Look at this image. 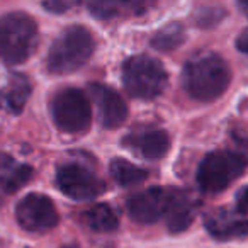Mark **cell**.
Returning a JSON list of instances; mask_svg holds the SVG:
<instances>
[{
	"mask_svg": "<svg viewBox=\"0 0 248 248\" xmlns=\"http://www.w3.org/2000/svg\"><path fill=\"white\" fill-rule=\"evenodd\" d=\"M233 146L207 153L196 172L197 186L206 194L226 190L248 167V138L233 135Z\"/></svg>",
	"mask_w": 248,
	"mask_h": 248,
	"instance_id": "1",
	"label": "cell"
},
{
	"mask_svg": "<svg viewBox=\"0 0 248 248\" xmlns=\"http://www.w3.org/2000/svg\"><path fill=\"white\" fill-rule=\"evenodd\" d=\"M231 70L216 53L194 56L186 63L182 72V85L192 99L199 102H213L228 90Z\"/></svg>",
	"mask_w": 248,
	"mask_h": 248,
	"instance_id": "2",
	"label": "cell"
},
{
	"mask_svg": "<svg viewBox=\"0 0 248 248\" xmlns=\"http://www.w3.org/2000/svg\"><path fill=\"white\" fill-rule=\"evenodd\" d=\"M39 43L36 21L21 11L0 16V60L5 65H22L34 55Z\"/></svg>",
	"mask_w": 248,
	"mask_h": 248,
	"instance_id": "3",
	"label": "cell"
},
{
	"mask_svg": "<svg viewBox=\"0 0 248 248\" xmlns=\"http://www.w3.org/2000/svg\"><path fill=\"white\" fill-rule=\"evenodd\" d=\"M95 41L83 26H68L53 41L46 58V68L53 75H70L78 72L93 55Z\"/></svg>",
	"mask_w": 248,
	"mask_h": 248,
	"instance_id": "4",
	"label": "cell"
},
{
	"mask_svg": "<svg viewBox=\"0 0 248 248\" xmlns=\"http://www.w3.org/2000/svg\"><path fill=\"white\" fill-rule=\"evenodd\" d=\"M123 85L135 99L153 100L163 93L169 83V73L156 58L135 55L123 63Z\"/></svg>",
	"mask_w": 248,
	"mask_h": 248,
	"instance_id": "5",
	"label": "cell"
},
{
	"mask_svg": "<svg viewBox=\"0 0 248 248\" xmlns=\"http://www.w3.org/2000/svg\"><path fill=\"white\" fill-rule=\"evenodd\" d=\"M55 126L68 135H82L89 131L92 123V109L85 92L75 87H66L56 92L49 104Z\"/></svg>",
	"mask_w": 248,
	"mask_h": 248,
	"instance_id": "6",
	"label": "cell"
},
{
	"mask_svg": "<svg viewBox=\"0 0 248 248\" xmlns=\"http://www.w3.org/2000/svg\"><path fill=\"white\" fill-rule=\"evenodd\" d=\"M16 219L28 233H46L56 228L60 214L56 206L45 194L31 192L24 196L16 206Z\"/></svg>",
	"mask_w": 248,
	"mask_h": 248,
	"instance_id": "7",
	"label": "cell"
},
{
	"mask_svg": "<svg viewBox=\"0 0 248 248\" xmlns=\"http://www.w3.org/2000/svg\"><path fill=\"white\" fill-rule=\"evenodd\" d=\"M56 186L73 201H90L106 190V184L82 163H65L56 170Z\"/></svg>",
	"mask_w": 248,
	"mask_h": 248,
	"instance_id": "8",
	"label": "cell"
},
{
	"mask_svg": "<svg viewBox=\"0 0 248 248\" xmlns=\"http://www.w3.org/2000/svg\"><path fill=\"white\" fill-rule=\"evenodd\" d=\"M173 189L163 187H150L138 194H133L126 201V211L135 223L155 224L167 217L172 204Z\"/></svg>",
	"mask_w": 248,
	"mask_h": 248,
	"instance_id": "9",
	"label": "cell"
},
{
	"mask_svg": "<svg viewBox=\"0 0 248 248\" xmlns=\"http://www.w3.org/2000/svg\"><path fill=\"white\" fill-rule=\"evenodd\" d=\"M90 97L95 102L99 109V119L106 129H116L123 126L124 121L128 119V106L124 99L110 87L104 83H90L89 87Z\"/></svg>",
	"mask_w": 248,
	"mask_h": 248,
	"instance_id": "10",
	"label": "cell"
},
{
	"mask_svg": "<svg viewBox=\"0 0 248 248\" xmlns=\"http://www.w3.org/2000/svg\"><path fill=\"white\" fill-rule=\"evenodd\" d=\"M123 145L145 160H160L169 153L170 136L158 128H141L129 133L123 140Z\"/></svg>",
	"mask_w": 248,
	"mask_h": 248,
	"instance_id": "11",
	"label": "cell"
},
{
	"mask_svg": "<svg viewBox=\"0 0 248 248\" xmlns=\"http://www.w3.org/2000/svg\"><path fill=\"white\" fill-rule=\"evenodd\" d=\"M204 226L214 240L219 241L241 240L248 236V219L236 217L228 211L207 214L204 217Z\"/></svg>",
	"mask_w": 248,
	"mask_h": 248,
	"instance_id": "12",
	"label": "cell"
},
{
	"mask_svg": "<svg viewBox=\"0 0 248 248\" xmlns=\"http://www.w3.org/2000/svg\"><path fill=\"white\" fill-rule=\"evenodd\" d=\"M31 92V80L24 73L12 72L7 78V83L0 89V106L4 107L7 112L17 116V114L22 112Z\"/></svg>",
	"mask_w": 248,
	"mask_h": 248,
	"instance_id": "13",
	"label": "cell"
},
{
	"mask_svg": "<svg viewBox=\"0 0 248 248\" xmlns=\"http://www.w3.org/2000/svg\"><path fill=\"white\" fill-rule=\"evenodd\" d=\"M32 179V167L17 163L7 155L0 156V196L14 194Z\"/></svg>",
	"mask_w": 248,
	"mask_h": 248,
	"instance_id": "14",
	"label": "cell"
},
{
	"mask_svg": "<svg viewBox=\"0 0 248 248\" xmlns=\"http://www.w3.org/2000/svg\"><path fill=\"white\" fill-rule=\"evenodd\" d=\"M167 228L170 233L177 234L186 231L192 224L194 219V201L189 194L180 189H173L172 204H170L169 214H167Z\"/></svg>",
	"mask_w": 248,
	"mask_h": 248,
	"instance_id": "15",
	"label": "cell"
},
{
	"mask_svg": "<svg viewBox=\"0 0 248 248\" xmlns=\"http://www.w3.org/2000/svg\"><path fill=\"white\" fill-rule=\"evenodd\" d=\"M110 177L116 180L117 186L121 187H135L143 184L148 179V172L143 170L141 167H136L133 163H129L128 160L124 158H114L110 162Z\"/></svg>",
	"mask_w": 248,
	"mask_h": 248,
	"instance_id": "16",
	"label": "cell"
},
{
	"mask_svg": "<svg viewBox=\"0 0 248 248\" xmlns=\"http://www.w3.org/2000/svg\"><path fill=\"white\" fill-rule=\"evenodd\" d=\"M83 219L87 226L97 233H112L119 226L116 213L107 204H95L93 207H90L83 213Z\"/></svg>",
	"mask_w": 248,
	"mask_h": 248,
	"instance_id": "17",
	"label": "cell"
},
{
	"mask_svg": "<svg viewBox=\"0 0 248 248\" xmlns=\"http://www.w3.org/2000/svg\"><path fill=\"white\" fill-rule=\"evenodd\" d=\"M186 41V28L180 22H170L163 26L158 32L152 38V46L156 51L169 53L179 48Z\"/></svg>",
	"mask_w": 248,
	"mask_h": 248,
	"instance_id": "18",
	"label": "cell"
},
{
	"mask_svg": "<svg viewBox=\"0 0 248 248\" xmlns=\"http://www.w3.org/2000/svg\"><path fill=\"white\" fill-rule=\"evenodd\" d=\"M224 17H226V11L219 7H199L194 12V21L204 29L219 24Z\"/></svg>",
	"mask_w": 248,
	"mask_h": 248,
	"instance_id": "19",
	"label": "cell"
},
{
	"mask_svg": "<svg viewBox=\"0 0 248 248\" xmlns=\"http://www.w3.org/2000/svg\"><path fill=\"white\" fill-rule=\"evenodd\" d=\"M90 14L95 19H100V21H109V19H114L121 14V9H126L128 5L126 4H114V2H90L87 4Z\"/></svg>",
	"mask_w": 248,
	"mask_h": 248,
	"instance_id": "20",
	"label": "cell"
},
{
	"mask_svg": "<svg viewBox=\"0 0 248 248\" xmlns=\"http://www.w3.org/2000/svg\"><path fill=\"white\" fill-rule=\"evenodd\" d=\"M73 2H62V0H53V2H45L43 4V9H46L48 12H51V14H63V12H66L68 9L73 7Z\"/></svg>",
	"mask_w": 248,
	"mask_h": 248,
	"instance_id": "21",
	"label": "cell"
},
{
	"mask_svg": "<svg viewBox=\"0 0 248 248\" xmlns=\"http://www.w3.org/2000/svg\"><path fill=\"white\" fill-rule=\"evenodd\" d=\"M236 209L238 213L243 216V214L248 213V186L241 187L236 194Z\"/></svg>",
	"mask_w": 248,
	"mask_h": 248,
	"instance_id": "22",
	"label": "cell"
},
{
	"mask_svg": "<svg viewBox=\"0 0 248 248\" xmlns=\"http://www.w3.org/2000/svg\"><path fill=\"white\" fill-rule=\"evenodd\" d=\"M236 48L240 49L241 53H247L248 55V29H245L236 38Z\"/></svg>",
	"mask_w": 248,
	"mask_h": 248,
	"instance_id": "23",
	"label": "cell"
},
{
	"mask_svg": "<svg viewBox=\"0 0 248 248\" xmlns=\"http://www.w3.org/2000/svg\"><path fill=\"white\" fill-rule=\"evenodd\" d=\"M238 7H240L241 12H243V14L248 17V2H240V4H238Z\"/></svg>",
	"mask_w": 248,
	"mask_h": 248,
	"instance_id": "24",
	"label": "cell"
},
{
	"mask_svg": "<svg viewBox=\"0 0 248 248\" xmlns=\"http://www.w3.org/2000/svg\"><path fill=\"white\" fill-rule=\"evenodd\" d=\"M62 248H80V247L77 243H68V245H63Z\"/></svg>",
	"mask_w": 248,
	"mask_h": 248,
	"instance_id": "25",
	"label": "cell"
}]
</instances>
